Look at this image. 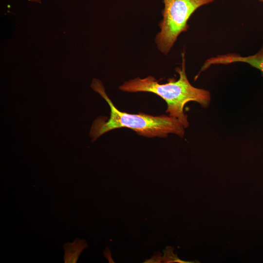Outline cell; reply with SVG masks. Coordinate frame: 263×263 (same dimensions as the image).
I'll use <instances>...</instances> for the list:
<instances>
[{"label": "cell", "mask_w": 263, "mask_h": 263, "mask_svg": "<svg viewBox=\"0 0 263 263\" xmlns=\"http://www.w3.org/2000/svg\"><path fill=\"white\" fill-rule=\"evenodd\" d=\"M181 55V68L175 69L179 75L177 80L174 78H169L168 83L160 84L152 76L143 79L137 77L125 82L119 89L129 93L149 92L159 96L167 103L166 113L169 116L177 119L187 128L189 123L188 116L184 112L185 105L188 102L194 101L206 108L210 104L211 96L209 91L196 88L190 83L186 73L184 52Z\"/></svg>", "instance_id": "1"}, {"label": "cell", "mask_w": 263, "mask_h": 263, "mask_svg": "<svg viewBox=\"0 0 263 263\" xmlns=\"http://www.w3.org/2000/svg\"><path fill=\"white\" fill-rule=\"evenodd\" d=\"M91 87L106 101L111 110L110 116L107 120L105 116H100L94 121L90 132L93 141L107 132L121 128L132 129L139 135L149 138L166 137L169 133L183 137L185 128L177 119L166 115L153 116L143 113L130 114L121 112L109 98L101 81L94 78Z\"/></svg>", "instance_id": "2"}, {"label": "cell", "mask_w": 263, "mask_h": 263, "mask_svg": "<svg viewBox=\"0 0 263 263\" xmlns=\"http://www.w3.org/2000/svg\"><path fill=\"white\" fill-rule=\"evenodd\" d=\"M214 0H163V19L159 23L160 32L155 40L158 49L167 55L179 35L188 29V21L200 7Z\"/></svg>", "instance_id": "3"}, {"label": "cell", "mask_w": 263, "mask_h": 263, "mask_svg": "<svg viewBox=\"0 0 263 263\" xmlns=\"http://www.w3.org/2000/svg\"><path fill=\"white\" fill-rule=\"evenodd\" d=\"M235 62H244L258 69L263 76V43L260 50L255 54L242 56L235 53H229L211 57L206 60L200 71L203 72L212 65H227Z\"/></svg>", "instance_id": "4"}, {"label": "cell", "mask_w": 263, "mask_h": 263, "mask_svg": "<svg viewBox=\"0 0 263 263\" xmlns=\"http://www.w3.org/2000/svg\"><path fill=\"white\" fill-rule=\"evenodd\" d=\"M29 1H34V2H39L41 0H29Z\"/></svg>", "instance_id": "5"}, {"label": "cell", "mask_w": 263, "mask_h": 263, "mask_svg": "<svg viewBox=\"0 0 263 263\" xmlns=\"http://www.w3.org/2000/svg\"><path fill=\"white\" fill-rule=\"evenodd\" d=\"M259 0V1H260V2H263V0Z\"/></svg>", "instance_id": "6"}]
</instances>
